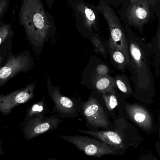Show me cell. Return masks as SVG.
Instances as JSON below:
<instances>
[{
    "label": "cell",
    "instance_id": "e0dca14e",
    "mask_svg": "<svg viewBox=\"0 0 160 160\" xmlns=\"http://www.w3.org/2000/svg\"><path fill=\"white\" fill-rule=\"evenodd\" d=\"M89 40L91 41L94 48V52L100 54L107 59L108 57L107 42H103L96 33L92 34Z\"/></svg>",
    "mask_w": 160,
    "mask_h": 160
},
{
    "label": "cell",
    "instance_id": "d6986e66",
    "mask_svg": "<svg viewBox=\"0 0 160 160\" xmlns=\"http://www.w3.org/2000/svg\"><path fill=\"white\" fill-rule=\"evenodd\" d=\"M14 33L10 24L0 20V45L8 40L12 39Z\"/></svg>",
    "mask_w": 160,
    "mask_h": 160
},
{
    "label": "cell",
    "instance_id": "7402d4cb",
    "mask_svg": "<svg viewBox=\"0 0 160 160\" xmlns=\"http://www.w3.org/2000/svg\"><path fill=\"white\" fill-rule=\"evenodd\" d=\"M109 69L107 65L100 64L96 66L93 74L98 76H104L109 75Z\"/></svg>",
    "mask_w": 160,
    "mask_h": 160
},
{
    "label": "cell",
    "instance_id": "4316f807",
    "mask_svg": "<svg viewBox=\"0 0 160 160\" xmlns=\"http://www.w3.org/2000/svg\"><path fill=\"white\" fill-rule=\"evenodd\" d=\"M125 1V0H123V2H124Z\"/></svg>",
    "mask_w": 160,
    "mask_h": 160
},
{
    "label": "cell",
    "instance_id": "277c9868",
    "mask_svg": "<svg viewBox=\"0 0 160 160\" xmlns=\"http://www.w3.org/2000/svg\"><path fill=\"white\" fill-rule=\"evenodd\" d=\"M75 18L78 31L84 38L89 39L100 31L99 13L96 6L85 0H67Z\"/></svg>",
    "mask_w": 160,
    "mask_h": 160
},
{
    "label": "cell",
    "instance_id": "8992f818",
    "mask_svg": "<svg viewBox=\"0 0 160 160\" xmlns=\"http://www.w3.org/2000/svg\"><path fill=\"white\" fill-rule=\"evenodd\" d=\"M34 65V61L30 52L26 50L15 55L12 46L7 53L5 63L0 69V88L20 73L30 71Z\"/></svg>",
    "mask_w": 160,
    "mask_h": 160
},
{
    "label": "cell",
    "instance_id": "ffe728a7",
    "mask_svg": "<svg viewBox=\"0 0 160 160\" xmlns=\"http://www.w3.org/2000/svg\"><path fill=\"white\" fill-rule=\"evenodd\" d=\"M107 108L109 112H113L118 105L116 95L109 93H101Z\"/></svg>",
    "mask_w": 160,
    "mask_h": 160
},
{
    "label": "cell",
    "instance_id": "2e32d148",
    "mask_svg": "<svg viewBox=\"0 0 160 160\" xmlns=\"http://www.w3.org/2000/svg\"><path fill=\"white\" fill-rule=\"evenodd\" d=\"M48 111V107L45 98V97H43L41 100L34 103L28 109L23 124H25L33 118L46 116Z\"/></svg>",
    "mask_w": 160,
    "mask_h": 160
},
{
    "label": "cell",
    "instance_id": "8fae6325",
    "mask_svg": "<svg viewBox=\"0 0 160 160\" xmlns=\"http://www.w3.org/2000/svg\"><path fill=\"white\" fill-rule=\"evenodd\" d=\"M83 115L89 127L108 129L110 122L103 108L97 99L90 97L82 106Z\"/></svg>",
    "mask_w": 160,
    "mask_h": 160
},
{
    "label": "cell",
    "instance_id": "6da1fadb",
    "mask_svg": "<svg viewBox=\"0 0 160 160\" xmlns=\"http://www.w3.org/2000/svg\"><path fill=\"white\" fill-rule=\"evenodd\" d=\"M18 18L32 50L40 56L45 44L57 34L53 17L45 9L42 0H22Z\"/></svg>",
    "mask_w": 160,
    "mask_h": 160
},
{
    "label": "cell",
    "instance_id": "52a82bcc",
    "mask_svg": "<svg viewBox=\"0 0 160 160\" xmlns=\"http://www.w3.org/2000/svg\"><path fill=\"white\" fill-rule=\"evenodd\" d=\"M61 138L73 144L78 149L89 156L101 157L105 155H117L122 152L112 146L95 138L79 135L61 136Z\"/></svg>",
    "mask_w": 160,
    "mask_h": 160
},
{
    "label": "cell",
    "instance_id": "603a6c76",
    "mask_svg": "<svg viewBox=\"0 0 160 160\" xmlns=\"http://www.w3.org/2000/svg\"><path fill=\"white\" fill-rule=\"evenodd\" d=\"M11 0H0V20L8 10Z\"/></svg>",
    "mask_w": 160,
    "mask_h": 160
},
{
    "label": "cell",
    "instance_id": "44dd1931",
    "mask_svg": "<svg viewBox=\"0 0 160 160\" xmlns=\"http://www.w3.org/2000/svg\"><path fill=\"white\" fill-rule=\"evenodd\" d=\"M12 44V39L8 40L0 45V69L4 65L8 50Z\"/></svg>",
    "mask_w": 160,
    "mask_h": 160
},
{
    "label": "cell",
    "instance_id": "ac0fdd59",
    "mask_svg": "<svg viewBox=\"0 0 160 160\" xmlns=\"http://www.w3.org/2000/svg\"><path fill=\"white\" fill-rule=\"evenodd\" d=\"M116 87L122 93L124 94H131L133 93L131 85L127 78L122 75H117L114 78Z\"/></svg>",
    "mask_w": 160,
    "mask_h": 160
},
{
    "label": "cell",
    "instance_id": "d4e9b609",
    "mask_svg": "<svg viewBox=\"0 0 160 160\" xmlns=\"http://www.w3.org/2000/svg\"><path fill=\"white\" fill-rule=\"evenodd\" d=\"M2 144H3V142L0 138V157H1L2 155H4L5 154L2 148Z\"/></svg>",
    "mask_w": 160,
    "mask_h": 160
},
{
    "label": "cell",
    "instance_id": "9c48e42d",
    "mask_svg": "<svg viewBox=\"0 0 160 160\" xmlns=\"http://www.w3.org/2000/svg\"><path fill=\"white\" fill-rule=\"evenodd\" d=\"M62 121L58 115L40 116L23 124V135L28 141L50 131L56 130Z\"/></svg>",
    "mask_w": 160,
    "mask_h": 160
},
{
    "label": "cell",
    "instance_id": "3957f363",
    "mask_svg": "<svg viewBox=\"0 0 160 160\" xmlns=\"http://www.w3.org/2000/svg\"><path fill=\"white\" fill-rule=\"evenodd\" d=\"M96 8L99 14L103 17L108 25L109 38L107 42V46L115 48L122 51L126 56L130 65L128 43L123 24L108 2L100 0Z\"/></svg>",
    "mask_w": 160,
    "mask_h": 160
},
{
    "label": "cell",
    "instance_id": "5b68a950",
    "mask_svg": "<svg viewBox=\"0 0 160 160\" xmlns=\"http://www.w3.org/2000/svg\"><path fill=\"white\" fill-rule=\"evenodd\" d=\"M151 6L145 0L131 2L125 0L120 11V16L123 24L133 27L143 32L144 26L152 19Z\"/></svg>",
    "mask_w": 160,
    "mask_h": 160
},
{
    "label": "cell",
    "instance_id": "4fadbf2b",
    "mask_svg": "<svg viewBox=\"0 0 160 160\" xmlns=\"http://www.w3.org/2000/svg\"><path fill=\"white\" fill-rule=\"evenodd\" d=\"M80 132L99 139L103 143L118 149H126V145L121 136L118 133L112 131H92L78 130Z\"/></svg>",
    "mask_w": 160,
    "mask_h": 160
},
{
    "label": "cell",
    "instance_id": "30bf717a",
    "mask_svg": "<svg viewBox=\"0 0 160 160\" xmlns=\"http://www.w3.org/2000/svg\"><path fill=\"white\" fill-rule=\"evenodd\" d=\"M47 88L49 96L55 104L54 110L61 118H70L78 114L76 103L74 100L62 95L58 87L52 84L49 77L47 79Z\"/></svg>",
    "mask_w": 160,
    "mask_h": 160
},
{
    "label": "cell",
    "instance_id": "7c38bea8",
    "mask_svg": "<svg viewBox=\"0 0 160 160\" xmlns=\"http://www.w3.org/2000/svg\"><path fill=\"white\" fill-rule=\"evenodd\" d=\"M125 110L129 118L142 130L147 132L152 131V118L145 108L139 105L128 103L125 104Z\"/></svg>",
    "mask_w": 160,
    "mask_h": 160
},
{
    "label": "cell",
    "instance_id": "7a4b0ae2",
    "mask_svg": "<svg viewBox=\"0 0 160 160\" xmlns=\"http://www.w3.org/2000/svg\"><path fill=\"white\" fill-rule=\"evenodd\" d=\"M123 25L128 43L130 57L129 69L132 75L135 92L138 96L148 91L153 85L150 69L149 52L147 45L131 28ZM143 93V94H144Z\"/></svg>",
    "mask_w": 160,
    "mask_h": 160
},
{
    "label": "cell",
    "instance_id": "5bb4252c",
    "mask_svg": "<svg viewBox=\"0 0 160 160\" xmlns=\"http://www.w3.org/2000/svg\"><path fill=\"white\" fill-rule=\"evenodd\" d=\"M92 85L94 88L100 93H109L117 95V88L114 78L109 75L104 76L92 75Z\"/></svg>",
    "mask_w": 160,
    "mask_h": 160
},
{
    "label": "cell",
    "instance_id": "9a60e30c",
    "mask_svg": "<svg viewBox=\"0 0 160 160\" xmlns=\"http://www.w3.org/2000/svg\"><path fill=\"white\" fill-rule=\"evenodd\" d=\"M107 51L111 62L117 69L124 72L127 68H129V63L127 58L122 51L115 48L108 46H107Z\"/></svg>",
    "mask_w": 160,
    "mask_h": 160
},
{
    "label": "cell",
    "instance_id": "484cf974",
    "mask_svg": "<svg viewBox=\"0 0 160 160\" xmlns=\"http://www.w3.org/2000/svg\"><path fill=\"white\" fill-rule=\"evenodd\" d=\"M45 1L46 2L47 4L48 5V7L49 8H51L53 4H54V0H45Z\"/></svg>",
    "mask_w": 160,
    "mask_h": 160
},
{
    "label": "cell",
    "instance_id": "ba28073f",
    "mask_svg": "<svg viewBox=\"0 0 160 160\" xmlns=\"http://www.w3.org/2000/svg\"><path fill=\"white\" fill-rule=\"evenodd\" d=\"M36 85V82H33L10 93L0 94V113L8 116L16 107L33 99Z\"/></svg>",
    "mask_w": 160,
    "mask_h": 160
},
{
    "label": "cell",
    "instance_id": "cb8c5ba5",
    "mask_svg": "<svg viewBox=\"0 0 160 160\" xmlns=\"http://www.w3.org/2000/svg\"><path fill=\"white\" fill-rule=\"evenodd\" d=\"M130 1L131 2H134L136 1L137 0H130ZM145 1L148 2L151 6H153V5H155L156 2L158 1V0H145Z\"/></svg>",
    "mask_w": 160,
    "mask_h": 160
}]
</instances>
